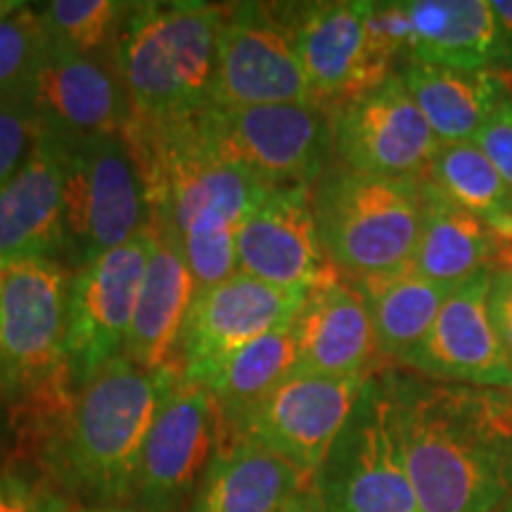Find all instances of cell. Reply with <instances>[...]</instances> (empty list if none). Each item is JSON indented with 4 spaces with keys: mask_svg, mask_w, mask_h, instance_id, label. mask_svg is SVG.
<instances>
[{
    "mask_svg": "<svg viewBox=\"0 0 512 512\" xmlns=\"http://www.w3.org/2000/svg\"><path fill=\"white\" fill-rule=\"evenodd\" d=\"M420 512H494L512 496V389L384 368Z\"/></svg>",
    "mask_w": 512,
    "mask_h": 512,
    "instance_id": "1",
    "label": "cell"
},
{
    "mask_svg": "<svg viewBox=\"0 0 512 512\" xmlns=\"http://www.w3.org/2000/svg\"><path fill=\"white\" fill-rule=\"evenodd\" d=\"M124 136L143 174L152 233L181 249L197 290L238 273V230L273 185L211 157L197 143L190 119L128 121Z\"/></svg>",
    "mask_w": 512,
    "mask_h": 512,
    "instance_id": "2",
    "label": "cell"
},
{
    "mask_svg": "<svg viewBox=\"0 0 512 512\" xmlns=\"http://www.w3.org/2000/svg\"><path fill=\"white\" fill-rule=\"evenodd\" d=\"M176 368L147 373L117 356L74 394L55 441V465L100 503L131 501L140 453Z\"/></svg>",
    "mask_w": 512,
    "mask_h": 512,
    "instance_id": "3",
    "label": "cell"
},
{
    "mask_svg": "<svg viewBox=\"0 0 512 512\" xmlns=\"http://www.w3.org/2000/svg\"><path fill=\"white\" fill-rule=\"evenodd\" d=\"M223 5L200 0L133 3L114 48L131 119L169 124L211 105Z\"/></svg>",
    "mask_w": 512,
    "mask_h": 512,
    "instance_id": "4",
    "label": "cell"
},
{
    "mask_svg": "<svg viewBox=\"0 0 512 512\" xmlns=\"http://www.w3.org/2000/svg\"><path fill=\"white\" fill-rule=\"evenodd\" d=\"M320 242L342 278L411 268L422 223V178H389L332 164L313 185Z\"/></svg>",
    "mask_w": 512,
    "mask_h": 512,
    "instance_id": "5",
    "label": "cell"
},
{
    "mask_svg": "<svg viewBox=\"0 0 512 512\" xmlns=\"http://www.w3.org/2000/svg\"><path fill=\"white\" fill-rule=\"evenodd\" d=\"M60 140L64 145L62 256L74 273L150 226V202L124 131Z\"/></svg>",
    "mask_w": 512,
    "mask_h": 512,
    "instance_id": "6",
    "label": "cell"
},
{
    "mask_svg": "<svg viewBox=\"0 0 512 512\" xmlns=\"http://www.w3.org/2000/svg\"><path fill=\"white\" fill-rule=\"evenodd\" d=\"M69 280L60 261H31L3 271L0 389L60 413L74 399L67 394Z\"/></svg>",
    "mask_w": 512,
    "mask_h": 512,
    "instance_id": "7",
    "label": "cell"
},
{
    "mask_svg": "<svg viewBox=\"0 0 512 512\" xmlns=\"http://www.w3.org/2000/svg\"><path fill=\"white\" fill-rule=\"evenodd\" d=\"M190 126L211 157L264 185H316L335 164L330 112L318 105L207 107Z\"/></svg>",
    "mask_w": 512,
    "mask_h": 512,
    "instance_id": "8",
    "label": "cell"
},
{
    "mask_svg": "<svg viewBox=\"0 0 512 512\" xmlns=\"http://www.w3.org/2000/svg\"><path fill=\"white\" fill-rule=\"evenodd\" d=\"M311 486L325 512H420L382 370L363 384Z\"/></svg>",
    "mask_w": 512,
    "mask_h": 512,
    "instance_id": "9",
    "label": "cell"
},
{
    "mask_svg": "<svg viewBox=\"0 0 512 512\" xmlns=\"http://www.w3.org/2000/svg\"><path fill=\"white\" fill-rule=\"evenodd\" d=\"M264 105H313L285 5H230L216 41L209 107Z\"/></svg>",
    "mask_w": 512,
    "mask_h": 512,
    "instance_id": "10",
    "label": "cell"
},
{
    "mask_svg": "<svg viewBox=\"0 0 512 512\" xmlns=\"http://www.w3.org/2000/svg\"><path fill=\"white\" fill-rule=\"evenodd\" d=\"M285 12L313 105L332 112L396 72L370 24L368 0L285 5Z\"/></svg>",
    "mask_w": 512,
    "mask_h": 512,
    "instance_id": "11",
    "label": "cell"
},
{
    "mask_svg": "<svg viewBox=\"0 0 512 512\" xmlns=\"http://www.w3.org/2000/svg\"><path fill=\"white\" fill-rule=\"evenodd\" d=\"M152 245L155 235L147 226L126 245L72 273L67 306V366L72 382L79 387L98 375L112 358L121 356L150 264Z\"/></svg>",
    "mask_w": 512,
    "mask_h": 512,
    "instance_id": "12",
    "label": "cell"
},
{
    "mask_svg": "<svg viewBox=\"0 0 512 512\" xmlns=\"http://www.w3.org/2000/svg\"><path fill=\"white\" fill-rule=\"evenodd\" d=\"M335 162L389 178H425L439 138L401 76L392 72L330 112Z\"/></svg>",
    "mask_w": 512,
    "mask_h": 512,
    "instance_id": "13",
    "label": "cell"
},
{
    "mask_svg": "<svg viewBox=\"0 0 512 512\" xmlns=\"http://www.w3.org/2000/svg\"><path fill=\"white\" fill-rule=\"evenodd\" d=\"M221 437V418L202 384L171 375L140 453L131 501L140 512H178L190 503Z\"/></svg>",
    "mask_w": 512,
    "mask_h": 512,
    "instance_id": "14",
    "label": "cell"
},
{
    "mask_svg": "<svg viewBox=\"0 0 512 512\" xmlns=\"http://www.w3.org/2000/svg\"><path fill=\"white\" fill-rule=\"evenodd\" d=\"M304 297V290L275 287L242 273L197 290L178 339L176 370L185 382L204 384L235 351L268 332L290 328Z\"/></svg>",
    "mask_w": 512,
    "mask_h": 512,
    "instance_id": "15",
    "label": "cell"
},
{
    "mask_svg": "<svg viewBox=\"0 0 512 512\" xmlns=\"http://www.w3.org/2000/svg\"><path fill=\"white\" fill-rule=\"evenodd\" d=\"M366 380L294 373L228 434L254 441L311 482L354 411Z\"/></svg>",
    "mask_w": 512,
    "mask_h": 512,
    "instance_id": "16",
    "label": "cell"
},
{
    "mask_svg": "<svg viewBox=\"0 0 512 512\" xmlns=\"http://www.w3.org/2000/svg\"><path fill=\"white\" fill-rule=\"evenodd\" d=\"M368 15L396 67L425 62L496 72L498 27L491 0H368Z\"/></svg>",
    "mask_w": 512,
    "mask_h": 512,
    "instance_id": "17",
    "label": "cell"
},
{
    "mask_svg": "<svg viewBox=\"0 0 512 512\" xmlns=\"http://www.w3.org/2000/svg\"><path fill=\"white\" fill-rule=\"evenodd\" d=\"M235 268L261 283L304 290L339 278L320 242L313 185H273L235 238Z\"/></svg>",
    "mask_w": 512,
    "mask_h": 512,
    "instance_id": "18",
    "label": "cell"
},
{
    "mask_svg": "<svg viewBox=\"0 0 512 512\" xmlns=\"http://www.w3.org/2000/svg\"><path fill=\"white\" fill-rule=\"evenodd\" d=\"M491 268L453 287L430 332L396 368L437 382L512 389V368L491 323Z\"/></svg>",
    "mask_w": 512,
    "mask_h": 512,
    "instance_id": "19",
    "label": "cell"
},
{
    "mask_svg": "<svg viewBox=\"0 0 512 512\" xmlns=\"http://www.w3.org/2000/svg\"><path fill=\"white\" fill-rule=\"evenodd\" d=\"M24 102L43 131L57 138L121 133L131 119L126 88L112 62L67 53L50 43Z\"/></svg>",
    "mask_w": 512,
    "mask_h": 512,
    "instance_id": "20",
    "label": "cell"
},
{
    "mask_svg": "<svg viewBox=\"0 0 512 512\" xmlns=\"http://www.w3.org/2000/svg\"><path fill=\"white\" fill-rule=\"evenodd\" d=\"M299 375L370 377L380 373L373 320L347 278H332L306 292L290 323Z\"/></svg>",
    "mask_w": 512,
    "mask_h": 512,
    "instance_id": "21",
    "label": "cell"
},
{
    "mask_svg": "<svg viewBox=\"0 0 512 512\" xmlns=\"http://www.w3.org/2000/svg\"><path fill=\"white\" fill-rule=\"evenodd\" d=\"M64 249V145L43 133L24 169L0 190V271L57 261Z\"/></svg>",
    "mask_w": 512,
    "mask_h": 512,
    "instance_id": "22",
    "label": "cell"
},
{
    "mask_svg": "<svg viewBox=\"0 0 512 512\" xmlns=\"http://www.w3.org/2000/svg\"><path fill=\"white\" fill-rule=\"evenodd\" d=\"M311 484L254 441L221 432L219 446L185 512H275Z\"/></svg>",
    "mask_w": 512,
    "mask_h": 512,
    "instance_id": "23",
    "label": "cell"
},
{
    "mask_svg": "<svg viewBox=\"0 0 512 512\" xmlns=\"http://www.w3.org/2000/svg\"><path fill=\"white\" fill-rule=\"evenodd\" d=\"M195 292V278L181 249L155 235L150 264L121 356L147 373L176 368L178 339Z\"/></svg>",
    "mask_w": 512,
    "mask_h": 512,
    "instance_id": "24",
    "label": "cell"
},
{
    "mask_svg": "<svg viewBox=\"0 0 512 512\" xmlns=\"http://www.w3.org/2000/svg\"><path fill=\"white\" fill-rule=\"evenodd\" d=\"M396 74L441 145L475 140L501 100L512 91L508 76L491 69L401 62Z\"/></svg>",
    "mask_w": 512,
    "mask_h": 512,
    "instance_id": "25",
    "label": "cell"
},
{
    "mask_svg": "<svg viewBox=\"0 0 512 512\" xmlns=\"http://www.w3.org/2000/svg\"><path fill=\"white\" fill-rule=\"evenodd\" d=\"M503 252V240L422 178V223L411 271L432 283L458 287L472 275L494 268Z\"/></svg>",
    "mask_w": 512,
    "mask_h": 512,
    "instance_id": "26",
    "label": "cell"
},
{
    "mask_svg": "<svg viewBox=\"0 0 512 512\" xmlns=\"http://www.w3.org/2000/svg\"><path fill=\"white\" fill-rule=\"evenodd\" d=\"M349 280V278H347ZM373 320L382 368H396L422 342L453 287L432 283L411 268L349 280Z\"/></svg>",
    "mask_w": 512,
    "mask_h": 512,
    "instance_id": "27",
    "label": "cell"
},
{
    "mask_svg": "<svg viewBox=\"0 0 512 512\" xmlns=\"http://www.w3.org/2000/svg\"><path fill=\"white\" fill-rule=\"evenodd\" d=\"M297 351L290 328H280L235 351L204 380L221 418V430H235L280 384L290 380Z\"/></svg>",
    "mask_w": 512,
    "mask_h": 512,
    "instance_id": "28",
    "label": "cell"
},
{
    "mask_svg": "<svg viewBox=\"0 0 512 512\" xmlns=\"http://www.w3.org/2000/svg\"><path fill=\"white\" fill-rule=\"evenodd\" d=\"M425 178L512 245V190L475 140L441 145Z\"/></svg>",
    "mask_w": 512,
    "mask_h": 512,
    "instance_id": "29",
    "label": "cell"
},
{
    "mask_svg": "<svg viewBox=\"0 0 512 512\" xmlns=\"http://www.w3.org/2000/svg\"><path fill=\"white\" fill-rule=\"evenodd\" d=\"M133 3L121 0H55L43 5V31L53 48L107 62L124 29ZM114 64V62H112Z\"/></svg>",
    "mask_w": 512,
    "mask_h": 512,
    "instance_id": "30",
    "label": "cell"
},
{
    "mask_svg": "<svg viewBox=\"0 0 512 512\" xmlns=\"http://www.w3.org/2000/svg\"><path fill=\"white\" fill-rule=\"evenodd\" d=\"M46 50L41 15L27 3L0 19V105L27 98Z\"/></svg>",
    "mask_w": 512,
    "mask_h": 512,
    "instance_id": "31",
    "label": "cell"
},
{
    "mask_svg": "<svg viewBox=\"0 0 512 512\" xmlns=\"http://www.w3.org/2000/svg\"><path fill=\"white\" fill-rule=\"evenodd\" d=\"M43 133L24 100L0 105V190L24 169Z\"/></svg>",
    "mask_w": 512,
    "mask_h": 512,
    "instance_id": "32",
    "label": "cell"
},
{
    "mask_svg": "<svg viewBox=\"0 0 512 512\" xmlns=\"http://www.w3.org/2000/svg\"><path fill=\"white\" fill-rule=\"evenodd\" d=\"M491 323L512 368V252L505 245L503 259L491 268L489 294H486Z\"/></svg>",
    "mask_w": 512,
    "mask_h": 512,
    "instance_id": "33",
    "label": "cell"
},
{
    "mask_svg": "<svg viewBox=\"0 0 512 512\" xmlns=\"http://www.w3.org/2000/svg\"><path fill=\"white\" fill-rule=\"evenodd\" d=\"M479 150L489 157L498 174L512 190V91L501 100L489 121H486L479 136L475 138Z\"/></svg>",
    "mask_w": 512,
    "mask_h": 512,
    "instance_id": "34",
    "label": "cell"
},
{
    "mask_svg": "<svg viewBox=\"0 0 512 512\" xmlns=\"http://www.w3.org/2000/svg\"><path fill=\"white\" fill-rule=\"evenodd\" d=\"M0 512H53L46 494L17 472H0Z\"/></svg>",
    "mask_w": 512,
    "mask_h": 512,
    "instance_id": "35",
    "label": "cell"
},
{
    "mask_svg": "<svg viewBox=\"0 0 512 512\" xmlns=\"http://www.w3.org/2000/svg\"><path fill=\"white\" fill-rule=\"evenodd\" d=\"M498 27L496 72L512 81V0H491Z\"/></svg>",
    "mask_w": 512,
    "mask_h": 512,
    "instance_id": "36",
    "label": "cell"
},
{
    "mask_svg": "<svg viewBox=\"0 0 512 512\" xmlns=\"http://www.w3.org/2000/svg\"><path fill=\"white\" fill-rule=\"evenodd\" d=\"M275 512H325V510H323V505H320L313 486L306 484L304 489H299L297 494L287 498V501L280 505Z\"/></svg>",
    "mask_w": 512,
    "mask_h": 512,
    "instance_id": "37",
    "label": "cell"
},
{
    "mask_svg": "<svg viewBox=\"0 0 512 512\" xmlns=\"http://www.w3.org/2000/svg\"><path fill=\"white\" fill-rule=\"evenodd\" d=\"M24 3H17V0H0V19H5L8 15H12V12L22 8Z\"/></svg>",
    "mask_w": 512,
    "mask_h": 512,
    "instance_id": "38",
    "label": "cell"
},
{
    "mask_svg": "<svg viewBox=\"0 0 512 512\" xmlns=\"http://www.w3.org/2000/svg\"><path fill=\"white\" fill-rule=\"evenodd\" d=\"M79 512H133L124 508H91V510H79Z\"/></svg>",
    "mask_w": 512,
    "mask_h": 512,
    "instance_id": "39",
    "label": "cell"
},
{
    "mask_svg": "<svg viewBox=\"0 0 512 512\" xmlns=\"http://www.w3.org/2000/svg\"><path fill=\"white\" fill-rule=\"evenodd\" d=\"M0 328H3V271H0Z\"/></svg>",
    "mask_w": 512,
    "mask_h": 512,
    "instance_id": "40",
    "label": "cell"
},
{
    "mask_svg": "<svg viewBox=\"0 0 512 512\" xmlns=\"http://www.w3.org/2000/svg\"><path fill=\"white\" fill-rule=\"evenodd\" d=\"M494 512H512V496L508 498V501H503L501 505H498Z\"/></svg>",
    "mask_w": 512,
    "mask_h": 512,
    "instance_id": "41",
    "label": "cell"
},
{
    "mask_svg": "<svg viewBox=\"0 0 512 512\" xmlns=\"http://www.w3.org/2000/svg\"><path fill=\"white\" fill-rule=\"evenodd\" d=\"M508 249H510V252H512V245H508Z\"/></svg>",
    "mask_w": 512,
    "mask_h": 512,
    "instance_id": "42",
    "label": "cell"
}]
</instances>
